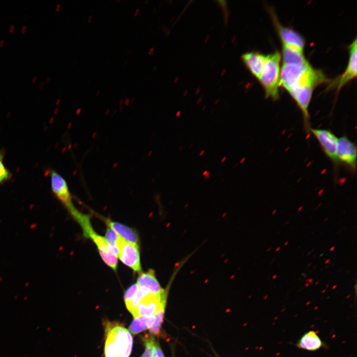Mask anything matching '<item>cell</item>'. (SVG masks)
<instances>
[{
  "instance_id": "obj_1",
  "label": "cell",
  "mask_w": 357,
  "mask_h": 357,
  "mask_svg": "<svg viewBox=\"0 0 357 357\" xmlns=\"http://www.w3.org/2000/svg\"><path fill=\"white\" fill-rule=\"evenodd\" d=\"M323 72L313 68L308 62L305 63H283L280 70V85L288 92L302 85L310 84L316 87L327 81Z\"/></svg>"
},
{
  "instance_id": "obj_2",
  "label": "cell",
  "mask_w": 357,
  "mask_h": 357,
  "mask_svg": "<svg viewBox=\"0 0 357 357\" xmlns=\"http://www.w3.org/2000/svg\"><path fill=\"white\" fill-rule=\"evenodd\" d=\"M105 357H129L132 347L129 331L116 323H109L106 328Z\"/></svg>"
},
{
  "instance_id": "obj_3",
  "label": "cell",
  "mask_w": 357,
  "mask_h": 357,
  "mask_svg": "<svg viewBox=\"0 0 357 357\" xmlns=\"http://www.w3.org/2000/svg\"><path fill=\"white\" fill-rule=\"evenodd\" d=\"M281 59V54L278 51L266 55L258 80L265 90L267 98L270 97L273 99L278 98Z\"/></svg>"
},
{
  "instance_id": "obj_4",
  "label": "cell",
  "mask_w": 357,
  "mask_h": 357,
  "mask_svg": "<svg viewBox=\"0 0 357 357\" xmlns=\"http://www.w3.org/2000/svg\"><path fill=\"white\" fill-rule=\"evenodd\" d=\"M167 294L168 290L166 289L161 295L148 294L140 300L132 315L134 318L148 317L165 309Z\"/></svg>"
},
{
  "instance_id": "obj_5",
  "label": "cell",
  "mask_w": 357,
  "mask_h": 357,
  "mask_svg": "<svg viewBox=\"0 0 357 357\" xmlns=\"http://www.w3.org/2000/svg\"><path fill=\"white\" fill-rule=\"evenodd\" d=\"M71 215L81 226L83 235L90 238L96 244L100 254L110 253L108 249V243L105 238L98 234L93 229L90 217L79 211L75 208L71 213Z\"/></svg>"
},
{
  "instance_id": "obj_6",
  "label": "cell",
  "mask_w": 357,
  "mask_h": 357,
  "mask_svg": "<svg viewBox=\"0 0 357 357\" xmlns=\"http://www.w3.org/2000/svg\"><path fill=\"white\" fill-rule=\"evenodd\" d=\"M310 132L318 141L325 155L334 164L338 163L337 147L338 138L331 131L321 128H310Z\"/></svg>"
},
{
  "instance_id": "obj_7",
  "label": "cell",
  "mask_w": 357,
  "mask_h": 357,
  "mask_svg": "<svg viewBox=\"0 0 357 357\" xmlns=\"http://www.w3.org/2000/svg\"><path fill=\"white\" fill-rule=\"evenodd\" d=\"M357 149L356 145L346 136L338 138L337 147V158L340 162L347 167L352 172L357 169Z\"/></svg>"
},
{
  "instance_id": "obj_8",
  "label": "cell",
  "mask_w": 357,
  "mask_h": 357,
  "mask_svg": "<svg viewBox=\"0 0 357 357\" xmlns=\"http://www.w3.org/2000/svg\"><path fill=\"white\" fill-rule=\"evenodd\" d=\"M117 246L120 260L134 271L140 272L141 266L138 245L126 241L120 237Z\"/></svg>"
},
{
  "instance_id": "obj_9",
  "label": "cell",
  "mask_w": 357,
  "mask_h": 357,
  "mask_svg": "<svg viewBox=\"0 0 357 357\" xmlns=\"http://www.w3.org/2000/svg\"><path fill=\"white\" fill-rule=\"evenodd\" d=\"M357 76V39L349 46V59L344 72L333 79L328 86L329 88H336L339 91L342 87L351 79Z\"/></svg>"
},
{
  "instance_id": "obj_10",
  "label": "cell",
  "mask_w": 357,
  "mask_h": 357,
  "mask_svg": "<svg viewBox=\"0 0 357 357\" xmlns=\"http://www.w3.org/2000/svg\"><path fill=\"white\" fill-rule=\"evenodd\" d=\"M51 180L53 192L69 212L75 206L72 202L71 194L66 181L55 171L51 172Z\"/></svg>"
},
{
  "instance_id": "obj_11",
  "label": "cell",
  "mask_w": 357,
  "mask_h": 357,
  "mask_svg": "<svg viewBox=\"0 0 357 357\" xmlns=\"http://www.w3.org/2000/svg\"><path fill=\"white\" fill-rule=\"evenodd\" d=\"M273 19L282 44L303 50L305 41L303 37L294 30L280 24L276 18Z\"/></svg>"
},
{
  "instance_id": "obj_12",
  "label": "cell",
  "mask_w": 357,
  "mask_h": 357,
  "mask_svg": "<svg viewBox=\"0 0 357 357\" xmlns=\"http://www.w3.org/2000/svg\"><path fill=\"white\" fill-rule=\"evenodd\" d=\"M266 55L257 52L245 53L241 56L242 60L250 72L258 79L263 67Z\"/></svg>"
},
{
  "instance_id": "obj_13",
  "label": "cell",
  "mask_w": 357,
  "mask_h": 357,
  "mask_svg": "<svg viewBox=\"0 0 357 357\" xmlns=\"http://www.w3.org/2000/svg\"><path fill=\"white\" fill-rule=\"evenodd\" d=\"M136 284L139 288L146 289L154 295H161L166 290L161 287L155 276L154 271L152 269L140 274Z\"/></svg>"
},
{
  "instance_id": "obj_14",
  "label": "cell",
  "mask_w": 357,
  "mask_h": 357,
  "mask_svg": "<svg viewBox=\"0 0 357 357\" xmlns=\"http://www.w3.org/2000/svg\"><path fill=\"white\" fill-rule=\"evenodd\" d=\"M104 222L109 228L113 230L121 238L129 243L138 245L139 238L136 232L122 224L104 218Z\"/></svg>"
},
{
  "instance_id": "obj_15",
  "label": "cell",
  "mask_w": 357,
  "mask_h": 357,
  "mask_svg": "<svg viewBox=\"0 0 357 357\" xmlns=\"http://www.w3.org/2000/svg\"><path fill=\"white\" fill-rule=\"evenodd\" d=\"M283 63H305L308 62L305 59L303 50L282 44Z\"/></svg>"
},
{
  "instance_id": "obj_16",
  "label": "cell",
  "mask_w": 357,
  "mask_h": 357,
  "mask_svg": "<svg viewBox=\"0 0 357 357\" xmlns=\"http://www.w3.org/2000/svg\"><path fill=\"white\" fill-rule=\"evenodd\" d=\"M298 347L309 351H315L322 346V342L316 333L312 331L305 334L299 341Z\"/></svg>"
},
{
  "instance_id": "obj_17",
  "label": "cell",
  "mask_w": 357,
  "mask_h": 357,
  "mask_svg": "<svg viewBox=\"0 0 357 357\" xmlns=\"http://www.w3.org/2000/svg\"><path fill=\"white\" fill-rule=\"evenodd\" d=\"M149 293H150L147 290L139 288L132 299L129 303L126 305L127 309L132 314L134 313L140 300Z\"/></svg>"
},
{
  "instance_id": "obj_18",
  "label": "cell",
  "mask_w": 357,
  "mask_h": 357,
  "mask_svg": "<svg viewBox=\"0 0 357 357\" xmlns=\"http://www.w3.org/2000/svg\"><path fill=\"white\" fill-rule=\"evenodd\" d=\"M147 328V317H137L134 318L131 323L129 329L133 334L139 333Z\"/></svg>"
},
{
  "instance_id": "obj_19",
  "label": "cell",
  "mask_w": 357,
  "mask_h": 357,
  "mask_svg": "<svg viewBox=\"0 0 357 357\" xmlns=\"http://www.w3.org/2000/svg\"><path fill=\"white\" fill-rule=\"evenodd\" d=\"M164 310L165 309H162L154 315V322L152 327L149 329L151 333L155 335H157L159 333L160 327L163 319Z\"/></svg>"
},
{
  "instance_id": "obj_20",
  "label": "cell",
  "mask_w": 357,
  "mask_h": 357,
  "mask_svg": "<svg viewBox=\"0 0 357 357\" xmlns=\"http://www.w3.org/2000/svg\"><path fill=\"white\" fill-rule=\"evenodd\" d=\"M120 237L112 229L108 228L106 231L105 238L110 245L117 246V243Z\"/></svg>"
},
{
  "instance_id": "obj_21",
  "label": "cell",
  "mask_w": 357,
  "mask_h": 357,
  "mask_svg": "<svg viewBox=\"0 0 357 357\" xmlns=\"http://www.w3.org/2000/svg\"><path fill=\"white\" fill-rule=\"evenodd\" d=\"M145 349L141 357H152L155 347L154 339L149 337H146L144 339Z\"/></svg>"
},
{
  "instance_id": "obj_22",
  "label": "cell",
  "mask_w": 357,
  "mask_h": 357,
  "mask_svg": "<svg viewBox=\"0 0 357 357\" xmlns=\"http://www.w3.org/2000/svg\"><path fill=\"white\" fill-rule=\"evenodd\" d=\"M139 288L137 284H134L126 290L124 295V300L126 305L132 299Z\"/></svg>"
},
{
  "instance_id": "obj_23",
  "label": "cell",
  "mask_w": 357,
  "mask_h": 357,
  "mask_svg": "<svg viewBox=\"0 0 357 357\" xmlns=\"http://www.w3.org/2000/svg\"><path fill=\"white\" fill-rule=\"evenodd\" d=\"M10 173L9 171L5 168L2 163V160H0V183L8 179L10 177Z\"/></svg>"
},
{
  "instance_id": "obj_24",
  "label": "cell",
  "mask_w": 357,
  "mask_h": 357,
  "mask_svg": "<svg viewBox=\"0 0 357 357\" xmlns=\"http://www.w3.org/2000/svg\"><path fill=\"white\" fill-rule=\"evenodd\" d=\"M152 357H165L161 348L157 345H155Z\"/></svg>"
},
{
  "instance_id": "obj_25",
  "label": "cell",
  "mask_w": 357,
  "mask_h": 357,
  "mask_svg": "<svg viewBox=\"0 0 357 357\" xmlns=\"http://www.w3.org/2000/svg\"><path fill=\"white\" fill-rule=\"evenodd\" d=\"M60 7H61V4L60 3L57 4V5H56V11L57 12L59 11L60 9Z\"/></svg>"
},
{
  "instance_id": "obj_26",
  "label": "cell",
  "mask_w": 357,
  "mask_h": 357,
  "mask_svg": "<svg viewBox=\"0 0 357 357\" xmlns=\"http://www.w3.org/2000/svg\"><path fill=\"white\" fill-rule=\"evenodd\" d=\"M14 29V26L13 25H11L9 27V31L10 33H12Z\"/></svg>"
},
{
  "instance_id": "obj_27",
  "label": "cell",
  "mask_w": 357,
  "mask_h": 357,
  "mask_svg": "<svg viewBox=\"0 0 357 357\" xmlns=\"http://www.w3.org/2000/svg\"><path fill=\"white\" fill-rule=\"evenodd\" d=\"M92 19H93L92 15H90L87 18V22L88 23H90L92 21Z\"/></svg>"
},
{
  "instance_id": "obj_28",
  "label": "cell",
  "mask_w": 357,
  "mask_h": 357,
  "mask_svg": "<svg viewBox=\"0 0 357 357\" xmlns=\"http://www.w3.org/2000/svg\"><path fill=\"white\" fill-rule=\"evenodd\" d=\"M26 29H27V26H26V25L23 26L22 27V28H21V32H22V33H24V32H25Z\"/></svg>"
},
{
  "instance_id": "obj_29",
  "label": "cell",
  "mask_w": 357,
  "mask_h": 357,
  "mask_svg": "<svg viewBox=\"0 0 357 357\" xmlns=\"http://www.w3.org/2000/svg\"><path fill=\"white\" fill-rule=\"evenodd\" d=\"M139 12V8H136V9H135V11H134V15L135 16H136L138 14Z\"/></svg>"
},
{
  "instance_id": "obj_30",
  "label": "cell",
  "mask_w": 357,
  "mask_h": 357,
  "mask_svg": "<svg viewBox=\"0 0 357 357\" xmlns=\"http://www.w3.org/2000/svg\"><path fill=\"white\" fill-rule=\"evenodd\" d=\"M36 80H37V76H33V77L32 79V82L33 83H35L36 82Z\"/></svg>"
},
{
  "instance_id": "obj_31",
  "label": "cell",
  "mask_w": 357,
  "mask_h": 357,
  "mask_svg": "<svg viewBox=\"0 0 357 357\" xmlns=\"http://www.w3.org/2000/svg\"><path fill=\"white\" fill-rule=\"evenodd\" d=\"M4 40L3 39H2L0 41V46L1 47L4 45Z\"/></svg>"
},
{
  "instance_id": "obj_32",
  "label": "cell",
  "mask_w": 357,
  "mask_h": 357,
  "mask_svg": "<svg viewBox=\"0 0 357 357\" xmlns=\"http://www.w3.org/2000/svg\"><path fill=\"white\" fill-rule=\"evenodd\" d=\"M51 77H48L46 80V83H49L51 81Z\"/></svg>"
},
{
  "instance_id": "obj_33",
  "label": "cell",
  "mask_w": 357,
  "mask_h": 357,
  "mask_svg": "<svg viewBox=\"0 0 357 357\" xmlns=\"http://www.w3.org/2000/svg\"><path fill=\"white\" fill-rule=\"evenodd\" d=\"M100 91L99 90H98L96 93V96H98L100 95Z\"/></svg>"
},
{
  "instance_id": "obj_34",
  "label": "cell",
  "mask_w": 357,
  "mask_h": 357,
  "mask_svg": "<svg viewBox=\"0 0 357 357\" xmlns=\"http://www.w3.org/2000/svg\"><path fill=\"white\" fill-rule=\"evenodd\" d=\"M312 281H313V279H312V278H310V279H308V282L309 284H310V283H312Z\"/></svg>"
},
{
  "instance_id": "obj_35",
  "label": "cell",
  "mask_w": 357,
  "mask_h": 357,
  "mask_svg": "<svg viewBox=\"0 0 357 357\" xmlns=\"http://www.w3.org/2000/svg\"><path fill=\"white\" fill-rule=\"evenodd\" d=\"M280 249H281V247H280V246H278V247L276 249L275 251H276V252H278V251H279V250H280Z\"/></svg>"
},
{
  "instance_id": "obj_36",
  "label": "cell",
  "mask_w": 357,
  "mask_h": 357,
  "mask_svg": "<svg viewBox=\"0 0 357 357\" xmlns=\"http://www.w3.org/2000/svg\"><path fill=\"white\" fill-rule=\"evenodd\" d=\"M43 86H44V83H43V82H41V84H40V85H39V87H40V88H42V87H43Z\"/></svg>"
},
{
  "instance_id": "obj_37",
  "label": "cell",
  "mask_w": 357,
  "mask_h": 357,
  "mask_svg": "<svg viewBox=\"0 0 357 357\" xmlns=\"http://www.w3.org/2000/svg\"><path fill=\"white\" fill-rule=\"evenodd\" d=\"M131 53H132V51H131V50H129V51H128V53H127V55H128V56H129V55L131 54Z\"/></svg>"
},
{
  "instance_id": "obj_38",
  "label": "cell",
  "mask_w": 357,
  "mask_h": 357,
  "mask_svg": "<svg viewBox=\"0 0 357 357\" xmlns=\"http://www.w3.org/2000/svg\"><path fill=\"white\" fill-rule=\"evenodd\" d=\"M125 102L126 104H128V103H129V99H128V98H126V99H125Z\"/></svg>"
},
{
  "instance_id": "obj_39",
  "label": "cell",
  "mask_w": 357,
  "mask_h": 357,
  "mask_svg": "<svg viewBox=\"0 0 357 357\" xmlns=\"http://www.w3.org/2000/svg\"><path fill=\"white\" fill-rule=\"evenodd\" d=\"M335 247L334 246H332V247H331V248L329 250H330V251H333V250L335 249Z\"/></svg>"
},
{
  "instance_id": "obj_40",
  "label": "cell",
  "mask_w": 357,
  "mask_h": 357,
  "mask_svg": "<svg viewBox=\"0 0 357 357\" xmlns=\"http://www.w3.org/2000/svg\"><path fill=\"white\" fill-rule=\"evenodd\" d=\"M330 259H328L327 260H326L325 261V264H327V263H329V262L330 261Z\"/></svg>"
},
{
  "instance_id": "obj_41",
  "label": "cell",
  "mask_w": 357,
  "mask_h": 357,
  "mask_svg": "<svg viewBox=\"0 0 357 357\" xmlns=\"http://www.w3.org/2000/svg\"><path fill=\"white\" fill-rule=\"evenodd\" d=\"M127 62H128L127 60H125L124 62L123 65L124 66L126 65L127 64Z\"/></svg>"
},
{
  "instance_id": "obj_42",
  "label": "cell",
  "mask_w": 357,
  "mask_h": 357,
  "mask_svg": "<svg viewBox=\"0 0 357 357\" xmlns=\"http://www.w3.org/2000/svg\"><path fill=\"white\" fill-rule=\"evenodd\" d=\"M277 275L276 274H275V275H274L272 277V278L273 279H275V278L277 277Z\"/></svg>"
},
{
  "instance_id": "obj_43",
  "label": "cell",
  "mask_w": 357,
  "mask_h": 357,
  "mask_svg": "<svg viewBox=\"0 0 357 357\" xmlns=\"http://www.w3.org/2000/svg\"><path fill=\"white\" fill-rule=\"evenodd\" d=\"M271 249V247H269V248H268L267 249V250L266 251H267V252H268V251H270Z\"/></svg>"
},
{
  "instance_id": "obj_44",
  "label": "cell",
  "mask_w": 357,
  "mask_h": 357,
  "mask_svg": "<svg viewBox=\"0 0 357 357\" xmlns=\"http://www.w3.org/2000/svg\"><path fill=\"white\" fill-rule=\"evenodd\" d=\"M288 243H289V241H286V242L284 243V245H287L288 244Z\"/></svg>"
},
{
  "instance_id": "obj_45",
  "label": "cell",
  "mask_w": 357,
  "mask_h": 357,
  "mask_svg": "<svg viewBox=\"0 0 357 357\" xmlns=\"http://www.w3.org/2000/svg\"><path fill=\"white\" fill-rule=\"evenodd\" d=\"M328 220V218H326V219L324 220V222H326Z\"/></svg>"
},
{
  "instance_id": "obj_46",
  "label": "cell",
  "mask_w": 357,
  "mask_h": 357,
  "mask_svg": "<svg viewBox=\"0 0 357 357\" xmlns=\"http://www.w3.org/2000/svg\"><path fill=\"white\" fill-rule=\"evenodd\" d=\"M309 285V283H306V284H305V287H307Z\"/></svg>"
},
{
  "instance_id": "obj_47",
  "label": "cell",
  "mask_w": 357,
  "mask_h": 357,
  "mask_svg": "<svg viewBox=\"0 0 357 357\" xmlns=\"http://www.w3.org/2000/svg\"><path fill=\"white\" fill-rule=\"evenodd\" d=\"M311 263H309V264H308V265H307V267H309V266L311 265Z\"/></svg>"
},
{
  "instance_id": "obj_48",
  "label": "cell",
  "mask_w": 357,
  "mask_h": 357,
  "mask_svg": "<svg viewBox=\"0 0 357 357\" xmlns=\"http://www.w3.org/2000/svg\"><path fill=\"white\" fill-rule=\"evenodd\" d=\"M313 250H314L312 249L311 251L309 252L308 253V255L310 254V253Z\"/></svg>"
},
{
  "instance_id": "obj_49",
  "label": "cell",
  "mask_w": 357,
  "mask_h": 357,
  "mask_svg": "<svg viewBox=\"0 0 357 357\" xmlns=\"http://www.w3.org/2000/svg\"><path fill=\"white\" fill-rule=\"evenodd\" d=\"M336 287H337V285H335L334 286H333V287H332V289H334V288H335Z\"/></svg>"
},
{
  "instance_id": "obj_50",
  "label": "cell",
  "mask_w": 357,
  "mask_h": 357,
  "mask_svg": "<svg viewBox=\"0 0 357 357\" xmlns=\"http://www.w3.org/2000/svg\"><path fill=\"white\" fill-rule=\"evenodd\" d=\"M318 283H319V281H317V282L315 283V285H317V284H318Z\"/></svg>"
},
{
  "instance_id": "obj_51",
  "label": "cell",
  "mask_w": 357,
  "mask_h": 357,
  "mask_svg": "<svg viewBox=\"0 0 357 357\" xmlns=\"http://www.w3.org/2000/svg\"><path fill=\"white\" fill-rule=\"evenodd\" d=\"M275 212H276V211H275L274 212H273L272 213V215H274V214L275 213Z\"/></svg>"
},
{
  "instance_id": "obj_52",
  "label": "cell",
  "mask_w": 357,
  "mask_h": 357,
  "mask_svg": "<svg viewBox=\"0 0 357 357\" xmlns=\"http://www.w3.org/2000/svg\"><path fill=\"white\" fill-rule=\"evenodd\" d=\"M329 267V266H326L325 268L326 269Z\"/></svg>"
},
{
  "instance_id": "obj_53",
  "label": "cell",
  "mask_w": 357,
  "mask_h": 357,
  "mask_svg": "<svg viewBox=\"0 0 357 357\" xmlns=\"http://www.w3.org/2000/svg\"><path fill=\"white\" fill-rule=\"evenodd\" d=\"M120 1L119 0H117V1Z\"/></svg>"
}]
</instances>
